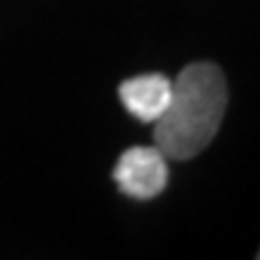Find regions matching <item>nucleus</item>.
<instances>
[{
  "mask_svg": "<svg viewBox=\"0 0 260 260\" xmlns=\"http://www.w3.org/2000/svg\"><path fill=\"white\" fill-rule=\"evenodd\" d=\"M226 111V80L214 63H190L171 82L167 111L154 121V147L186 161L214 140Z\"/></svg>",
  "mask_w": 260,
  "mask_h": 260,
  "instance_id": "1",
  "label": "nucleus"
},
{
  "mask_svg": "<svg viewBox=\"0 0 260 260\" xmlns=\"http://www.w3.org/2000/svg\"><path fill=\"white\" fill-rule=\"evenodd\" d=\"M123 106L142 123H154L167 111L171 99V80L161 73L130 77L118 87Z\"/></svg>",
  "mask_w": 260,
  "mask_h": 260,
  "instance_id": "3",
  "label": "nucleus"
},
{
  "mask_svg": "<svg viewBox=\"0 0 260 260\" xmlns=\"http://www.w3.org/2000/svg\"><path fill=\"white\" fill-rule=\"evenodd\" d=\"M113 181L128 198L152 200L169 183L167 157L157 147L125 149L113 169Z\"/></svg>",
  "mask_w": 260,
  "mask_h": 260,
  "instance_id": "2",
  "label": "nucleus"
}]
</instances>
